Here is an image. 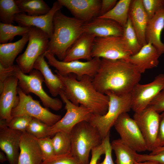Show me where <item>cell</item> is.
Segmentation results:
<instances>
[{
  "instance_id": "1",
  "label": "cell",
  "mask_w": 164,
  "mask_h": 164,
  "mask_svg": "<svg viewBox=\"0 0 164 164\" xmlns=\"http://www.w3.org/2000/svg\"><path fill=\"white\" fill-rule=\"evenodd\" d=\"M141 77V73L129 62L101 58L92 82L102 94L121 96L130 93Z\"/></svg>"
},
{
  "instance_id": "2",
  "label": "cell",
  "mask_w": 164,
  "mask_h": 164,
  "mask_svg": "<svg viewBox=\"0 0 164 164\" xmlns=\"http://www.w3.org/2000/svg\"><path fill=\"white\" fill-rule=\"evenodd\" d=\"M55 72L64 84L66 97L72 103L83 105L91 110L93 114L102 115L106 113L109 97L97 90L92 77L85 75L78 79L73 74L62 75L56 70Z\"/></svg>"
},
{
  "instance_id": "3",
  "label": "cell",
  "mask_w": 164,
  "mask_h": 164,
  "mask_svg": "<svg viewBox=\"0 0 164 164\" xmlns=\"http://www.w3.org/2000/svg\"><path fill=\"white\" fill-rule=\"evenodd\" d=\"M53 32L46 51L63 61L68 50L84 32L83 21L67 16L60 10L54 15Z\"/></svg>"
},
{
  "instance_id": "4",
  "label": "cell",
  "mask_w": 164,
  "mask_h": 164,
  "mask_svg": "<svg viewBox=\"0 0 164 164\" xmlns=\"http://www.w3.org/2000/svg\"><path fill=\"white\" fill-rule=\"evenodd\" d=\"M70 135V154L80 164H89L90 152L102 142L103 139L98 129L89 121H83L74 127Z\"/></svg>"
},
{
  "instance_id": "5",
  "label": "cell",
  "mask_w": 164,
  "mask_h": 164,
  "mask_svg": "<svg viewBox=\"0 0 164 164\" xmlns=\"http://www.w3.org/2000/svg\"><path fill=\"white\" fill-rule=\"evenodd\" d=\"M106 95L109 99L106 113L102 115L92 114L89 121L97 128L102 139L110 133L111 128L119 116L122 113H128L132 109L131 93L121 96L111 93Z\"/></svg>"
},
{
  "instance_id": "6",
  "label": "cell",
  "mask_w": 164,
  "mask_h": 164,
  "mask_svg": "<svg viewBox=\"0 0 164 164\" xmlns=\"http://www.w3.org/2000/svg\"><path fill=\"white\" fill-rule=\"evenodd\" d=\"M14 76L18 80V86L25 94L33 93L38 97L46 108L57 111L62 108V101L58 98H53L44 90L42 86L43 77L38 70L32 69L29 75L24 73L17 65H14Z\"/></svg>"
},
{
  "instance_id": "7",
  "label": "cell",
  "mask_w": 164,
  "mask_h": 164,
  "mask_svg": "<svg viewBox=\"0 0 164 164\" xmlns=\"http://www.w3.org/2000/svg\"><path fill=\"white\" fill-rule=\"evenodd\" d=\"M28 33L29 38L26 49L16 60L17 65L25 74L33 69L34 64L38 57L46 51L50 40L46 33L35 27H30Z\"/></svg>"
},
{
  "instance_id": "8",
  "label": "cell",
  "mask_w": 164,
  "mask_h": 164,
  "mask_svg": "<svg viewBox=\"0 0 164 164\" xmlns=\"http://www.w3.org/2000/svg\"><path fill=\"white\" fill-rule=\"evenodd\" d=\"M17 91L19 102L12 111V117L27 115L39 119L50 126L61 119V115L53 113L47 108L43 107L39 101L24 93L18 86Z\"/></svg>"
},
{
  "instance_id": "9",
  "label": "cell",
  "mask_w": 164,
  "mask_h": 164,
  "mask_svg": "<svg viewBox=\"0 0 164 164\" xmlns=\"http://www.w3.org/2000/svg\"><path fill=\"white\" fill-rule=\"evenodd\" d=\"M132 55L122 36L95 38L92 52L93 58L129 62Z\"/></svg>"
},
{
  "instance_id": "10",
  "label": "cell",
  "mask_w": 164,
  "mask_h": 164,
  "mask_svg": "<svg viewBox=\"0 0 164 164\" xmlns=\"http://www.w3.org/2000/svg\"><path fill=\"white\" fill-rule=\"evenodd\" d=\"M62 101L65 104L66 112L64 116L53 125L50 126V136H53L57 132L70 133L73 128L78 123L89 121L93 113L92 111L82 105H76L66 97L64 92L59 94Z\"/></svg>"
},
{
  "instance_id": "11",
  "label": "cell",
  "mask_w": 164,
  "mask_h": 164,
  "mask_svg": "<svg viewBox=\"0 0 164 164\" xmlns=\"http://www.w3.org/2000/svg\"><path fill=\"white\" fill-rule=\"evenodd\" d=\"M45 57L49 65L55 68L59 74H73L78 79L85 75L93 78L97 71L101 61L100 58L94 57L86 62L79 60L64 62L57 60L54 55L47 51L45 53Z\"/></svg>"
},
{
  "instance_id": "12",
  "label": "cell",
  "mask_w": 164,
  "mask_h": 164,
  "mask_svg": "<svg viewBox=\"0 0 164 164\" xmlns=\"http://www.w3.org/2000/svg\"><path fill=\"white\" fill-rule=\"evenodd\" d=\"M114 126L124 143L136 152L148 151L145 141L136 122L128 113L121 114Z\"/></svg>"
},
{
  "instance_id": "13",
  "label": "cell",
  "mask_w": 164,
  "mask_h": 164,
  "mask_svg": "<svg viewBox=\"0 0 164 164\" xmlns=\"http://www.w3.org/2000/svg\"><path fill=\"white\" fill-rule=\"evenodd\" d=\"M164 90V74L156 76L152 82L142 84L138 83L132 89V109L135 112L146 108L160 92Z\"/></svg>"
},
{
  "instance_id": "14",
  "label": "cell",
  "mask_w": 164,
  "mask_h": 164,
  "mask_svg": "<svg viewBox=\"0 0 164 164\" xmlns=\"http://www.w3.org/2000/svg\"><path fill=\"white\" fill-rule=\"evenodd\" d=\"M159 113L147 108L135 112L133 118L138 125L146 143L148 151L155 148L159 122Z\"/></svg>"
},
{
  "instance_id": "15",
  "label": "cell",
  "mask_w": 164,
  "mask_h": 164,
  "mask_svg": "<svg viewBox=\"0 0 164 164\" xmlns=\"http://www.w3.org/2000/svg\"><path fill=\"white\" fill-rule=\"evenodd\" d=\"M22 133L9 128L5 120L0 119V148L6 155L9 164H18Z\"/></svg>"
},
{
  "instance_id": "16",
  "label": "cell",
  "mask_w": 164,
  "mask_h": 164,
  "mask_svg": "<svg viewBox=\"0 0 164 164\" xmlns=\"http://www.w3.org/2000/svg\"><path fill=\"white\" fill-rule=\"evenodd\" d=\"M62 6L58 1L54 2L50 10L47 14L38 16H30L25 13L21 12L16 15L15 21L19 25L38 28L49 36L50 39L53 32V19L56 12L60 10Z\"/></svg>"
},
{
  "instance_id": "17",
  "label": "cell",
  "mask_w": 164,
  "mask_h": 164,
  "mask_svg": "<svg viewBox=\"0 0 164 164\" xmlns=\"http://www.w3.org/2000/svg\"><path fill=\"white\" fill-rule=\"evenodd\" d=\"M74 17L88 22L99 15L101 4L100 0H58Z\"/></svg>"
},
{
  "instance_id": "18",
  "label": "cell",
  "mask_w": 164,
  "mask_h": 164,
  "mask_svg": "<svg viewBox=\"0 0 164 164\" xmlns=\"http://www.w3.org/2000/svg\"><path fill=\"white\" fill-rule=\"evenodd\" d=\"M18 80L15 76L8 77L0 93V118L7 123L12 118L11 112L17 105L19 98L17 91Z\"/></svg>"
},
{
  "instance_id": "19",
  "label": "cell",
  "mask_w": 164,
  "mask_h": 164,
  "mask_svg": "<svg viewBox=\"0 0 164 164\" xmlns=\"http://www.w3.org/2000/svg\"><path fill=\"white\" fill-rule=\"evenodd\" d=\"M84 32L96 37L122 36L123 27L116 22L109 19L97 16L83 25Z\"/></svg>"
},
{
  "instance_id": "20",
  "label": "cell",
  "mask_w": 164,
  "mask_h": 164,
  "mask_svg": "<svg viewBox=\"0 0 164 164\" xmlns=\"http://www.w3.org/2000/svg\"><path fill=\"white\" fill-rule=\"evenodd\" d=\"M43 162L42 152L35 137L26 132H23L17 164H43Z\"/></svg>"
},
{
  "instance_id": "21",
  "label": "cell",
  "mask_w": 164,
  "mask_h": 164,
  "mask_svg": "<svg viewBox=\"0 0 164 164\" xmlns=\"http://www.w3.org/2000/svg\"><path fill=\"white\" fill-rule=\"evenodd\" d=\"M128 17L142 47L147 43L145 31L149 20L144 8L142 0H132L129 10Z\"/></svg>"
},
{
  "instance_id": "22",
  "label": "cell",
  "mask_w": 164,
  "mask_h": 164,
  "mask_svg": "<svg viewBox=\"0 0 164 164\" xmlns=\"http://www.w3.org/2000/svg\"><path fill=\"white\" fill-rule=\"evenodd\" d=\"M161 54L151 43L143 46L139 51L131 56L129 62L134 65L141 74L145 71L156 67Z\"/></svg>"
},
{
  "instance_id": "23",
  "label": "cell",
  "mask_w": 164,
  "mask_h": 164,
  "mask_svg": "<svg viewBox=\"0 0 164 164\" xmlns=\"http://www.w3.org/2000/svg\"><path fill=\"white\" fill-rule=\"evenodd\" d=\"M95 37L92 34L84 32L68 50L63 61L91 60L93 58L92 56L93 44Z\"/></svg>"
},
{
  "instance_id": "24",
  "label": "cell",
  "mask_w": 164,
  "mask_h": 164,
  "mask_svg": "<svg viewBox=\"0 0 164 164\" xmlns=\"http://www.w3.org/2000/svg\"><path fill=\"white\" fill-rule=\"evenodd\" d=\"M45 58V53L39 56L34 64L33 69L40 72L50 93L52 96L56 97L64 92V86L58 76L52 71Z\"/></svg>"
},
{
  "instance_id": "25",
  "label": "cell",
  "mask_w": 164,
  "mask_h": 164,
  "mask_svg": "<svg viewBox=\"0 0 164 164\" xmlns=\"http://www.w3.org/2000/svg\"><path fill=\"white\" fill-rule=\"evenodd\" d=\"M164 28V8L155 13L148 22L145 31L147 43H151L161 55L164 53V43L161 34Z\"/></svg>"
},
{
  "instance_id": "26",
  "label": "cell",
  "mask_w": 164,
  "mask_h": 164,
  "mask_svg": "<svg viewBox=\"0 0 164 164\" xmlns=\"http://www.w3.org/2000/svg\"><path fill=\"white\" fill-rule=\"evenodd\" d=\"M29 38L28 33L15 42L0 43V64L5 68L13 66L15 58L24 48Z\"/></svg>"
},
{
  "instance_id": "27",
  "label": "cell",
  "mask_w": 164,
  "mask_h": 164,
  "mask_svg": "<svg viewBox=\"0 0 164 164\" xmlns=\"http://www.w3.org/2000/svg\"><path fill=\"white\" fill-rule=\"evenodd\" d=\"M116 156L115 164H135L137 153L122 142L120 138L111 143Z\"/></svg>"
},
{
  "instance_id": "28",
  "label": "cell",
  "mask_w": 164,
  "mask_h": 164,
  "mask_svg": "<svg viewBox=\"0 0 164 164\" xmlns=\"http://www.w3.org/2000/svg\"><path fill=\"white\" fill-rule=\"evenodd\" d=\"M132 0H120L113 8L100 17L112 20L123 27L128 18V12Z\"/></svg>"
},
{
  "instance_id": "29",
  "label": "cell",
  "mask_w": 164,
  "mask_h": 164,
  "mask_svg": "<svg viewBox=\"0 0 164 164\" xmlns=\"http://www.w3.org/2000/svg\"><path fill=\"white\" fill-rule=\"evenodd\" d=\"M22 12L30 16H38L48 13L51 8L43 0H15Z\"/></svg>"
},
{
  "instance_id": "30",
  "label": "cell",
  "mask_w": 164,
  "mask_h": 164,
  "mask_svg": "<svg viewBox=\"0 0 164 164\" xmlns=\"http://www.w3.org/2000/svg\"><path fill=\"white\" fill-rule=\"evenodd\" d=\"M30 27L0 23V43H7L17 36H22L28 33Z\"/></svg>"
},
{
  "instance_id": "31",
  "label": "cell",
  "mask_w": 164,
  "mask_h": 164,
  "mask_svg": "<svg viewBox=\"0 0 164 164\" xmlns=\"http://www.w3.org/2000/svg\"><path fill=\"white\" fill-rule=\"evenodd\" d=\"M22 12L14 0H0V20L1 22L12 24L17 14Z\"/></svg>"
},
{
  "instance_id": "32",
  "label": "cell",
  "mask_w": 164,
  "mask_h": 164,
  "mask_svg": "<svg viewBox=\"0 0 164 164\" xmlns=\"http://www.w3.org/2000/svg\"><path fill=\"white\" fill-rule=\"evenodd\" d=\"M122 37L128 49L131 52L132 55L138 53L142 48L129 17L126 24L123 27Z\"/></svg>"
},
{
  "instance_id": "33",
  "label": "cell",
  "mask_w": 164,
  "mask_h": 164,
  "mask_svg": "<svg viewBox=\"0 0 164 164\" xmlns=\"http://www.w3.org/2000/svg\"><path fill=\"white\" fill-rule=\"evenodd\" d=\"M56 155L70 154L71 140L70 133L63 132L56 133L52 138Z\"/></svg>"
},
{
  "instance_id": "34",
  "label": "cell",
  "mask_w": 164,
  "mask_h": 164,
  "mask_svg": "<svg viewBox=\"0 0 164 164\" xmlns=\"http://www.w3.org/2000/svg\"><path fill=\"white\" fill-rule=\"evenodd\" d=\"M50 128L39 119L32 118L26 132L36 138H43L50 136Z\"/></svg>"
},
{
  "instance_id": "35",
  "label": "cell",
  "mask_w": 164,
  "mask_h": 164,
  "mask_svg": "<svg viewBox=\"0 0 164 164\" xmlns=\"http://www.w3.org/2000/svg\"><path fill=\"white\" fill-rule=\"evenodd\" d=\"M35 138L41 150L43 161L47 160L55 155L52 138L50 137L41 138Z\"/></svg>"
},
{
  "instance_id": "36",
  "label": "cell",
  "mask_w": 164,
  "mask_h": 164,
  "mask_svg": "<svg viewBox=\"0 0 164 164\" xmlns=\"http://www.w3.org/2000/svg\"><path fill=\"white\" fill-rule=\"evenodd\" d=\"M32 118L27 115L13 117L9 122L7 123L9 128L23 132H26Z\"/></svg>"
},
{
  "instance_id": "37",
  "label": "cell",
  "mask_w": 164,
  "mask_h": 164,
  "mask_svg": "<svg viewBox=\"0 0 164 164\" xmlns=\"http://www.w3.org/2000/svg\"><path fill=\"white\" fill-rule=\"evenodd\" d=\"M149 20L159 11L164 8V0H142Z\"/></svg>"
},
{
  "instance_id": "38",
  "label": "cell",
  "mask_w": 164,
  "mask_h": 164,
  "mask_svg": "<svg viewBox=\"0 0 164 164\" xmlns=\"http://www.w3.org/2000/svg\"><path fill=\"white\" fill-rule=\"evenodd\" d=\"M135 160L137 162L151 161L160 164H164V150L152 154H140L137 153Z\"/></svg>"
},
{
  "instance_id": "39",
  "label": "cell",
  "mask_w": 164,
  "mask_h": 164,
  "mask_svg": "<svg viewBox=\"0 0 164 164\" xmlns=\"http://www.w3.org/2000/svg\"><path fill=\"white\" fill-rule=\"evenodd\" d=\"M43 164H80L70 154L56 155L43 161Z\"/></svg>"
},
{
  "instance_id": "40",
  "label": "cell",
  "mask_w": 164,
  "mask_h": 164,
  "mask_svg": "<svg viewBox=\"0 0 164 164\" xmlns=\"http://www.w3.org/2000/svg\"><path fill=\"white\" fill-rule=\"evenodd\" d=\"M105 149L104 158L101 162H98L97 164H115L112 157V149L110 141V133L102 140Z\"/></svg>"
},
{
  "instance_id": "41",
  "label": "cell",
  "mask_w": 164,
  "mask_h": 164,
  "mask_svg": "<svg viewBox=\"0 0 164 164\" xmlns=\"http://www.w3.org/2000/svg\"><path fill=\"white\" fill-rule=\"evenodd\" d=\"M147 108L152 109L159 113L164 111V90L158 94Z\"/></svg>"
},
{
  "instance_id": "42",
  "label": "cell",
  "mask_w": 164,
  "mask_h": 164,
  "mask_svg": "<svg viewBox=\"0 0 164 164\" xmlns=\"http://www.w3.org/2000/svg\"><path fill=\"white\" fill-rule=\"evenodd\" d=\"M164 147V111L161 112V113L160 114L159 122L158 132L155 144V148L154 149L156 148H162Z\"/></svg>"
},
{
  "instance_id": "43",
  "label": "cell",
  "mask_w": 164,
  "mask_h": 164,
  "mask_svg": "<svg viewBox=\"0 0 164 164\" xmlns=\"http://www.w3.org/2000/svg\"><path fill=\"white\" fill-rule=\"evenodd\" d=\"M104 153V146L102 142L100 145L92 149L91 157L89 164H97L101 156Z\"/></svg>"
},
{
  "instance_id": "44",
  "label": "cell",
  "mask_w": 164,
  "mask_h": 164,
  "mask_svg": "<svg viewBox=\"0 0 164 164\" xmlns=\"http://www.w3.org/2000/svg\"><path fill=\"white\" fill-rule=\"evenodd\" d=\"M14 65L11 68H5L0 64V93L2 90L6 79L10 76H14Z\"/></svg>"
},
{
  "instance_id": "45",
  "label": "cell",
  "mask_w": 164,
  "mask_h": 164,
  "mask_svg": "<svg viewBox=\"0 0 164 164\" xmlns=\"http://www.w3.org/2000/svg\"><path fill=\"white\" fill-rule=\"evenodd\" d=\"M117 0H101V4L99 15L101 16L108 12L115 6Z\"/></svg>"
},
{
  "instance_id": "46",
  "label": "cell",
  "mask_w": 164,
  "mask_h": 164,
  "mask_svg": "<svg viewBox=\"0 0 164 164\" xmlns=\"http://www.w3.org/2000/svg\"><path fill=\"white\" fill-rule=\"evenodd\" d=\"M5 154L2 151L0 152V162L2 163L8 160L7 157Z\"/></svg>"
},
{
  "instance_id": "47",
  "label": "cell",
  "mask_w": 164,
  "mask_h": 164,
  "mask_svg": "<svg viewBox=\"0 0 164 164\" xmlns=\"http://www.w3.org/2000/svg\"><path fill=\"white\" fill-rule=\"evenodd\" d=\"M135 164H160L155 162L151 161H147L143 162L135 161Z\"/></svg>"
},
{
  "instance_id": "48",
  "label": "cell",
  "mask_w": 164,
  "mask_h": 164,
  "mask_svg": "<svg viewBox=\"0 0 164 164\" xmlns=\"http://www.w3.org/2000/svg\"><path fill=\"white\" fill-rule=\"evenodd\" d=\"M163 150H164V147H162V148H156L155 149H154V150H153L151 152L150 154H154V153L158 152H159Z\"/></svg>"
}]
</instances>
